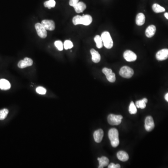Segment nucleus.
Returning a JSON list of instances; mask_svg holds the SVG:
<instances>
[{
	"instance_id": "f257e3e1",
	"label": "nucleus",
	"mask_w": 168,
	"mask_h": 168,
	"mask_svg": "<svg viewBox=\"0 0 168 168\" xmlns=\"http://www.w3.org/2000/svg\"><path fill=\"white\" fill-rule=\"evenodd\" d=\"M109 137L112 146L114 148H116L119 144V132L117 129L115 128L111 129L109 130Z\"/></svg>"
},
{
	"instance_id": "f03ea898",
	"label": "nucleus",
	"mask_w": 168,
	"mask_h": 168,
	"mask_svg": "<svg viewBox=\"0 0 168 168\" xmlns=\"http://www.w3.org/2000/svg\"><path fill=\"white\" fill-rule=\"evenodd\" d=\"M101 37L102 40L104 45L106 48L111 49L113 47V41L109 32H103L101 34Z\"/></svg>"
},
{
	"instance_id": "7ed1b4c3",
	"label": "nucleus",
	"mask_w": 168,
	"mask_h": 168,
	"mask_svg": "<svg viewBox=\"0 0 168 168\" xmlns=\"http://www.w3.org/2000/svg\"><path fill=\"white\" fill-rule=\"evenodd\" d=\"M134 72L133 69L127 66H124L121 68L119 74L122 77L129 79L134 75Z\"/></svg>"
},
{
	"instance_id": "20e7f679",
	"label": "nucleus",
	"mask_w": 168,
	"mask_h": 168,
	"mask_svg": "<svg viewBox=\"0 0 168 168\" xmlns=\"http://www.w3.org/2000/svg\"><path fill=\"white\" fill-rule=\"evenodd\" d=\"M123 116L121 115H115L110 114L109 115L107 120L109 123L112 125H118L122 123Z\"/></svg>"
},
{
	"instance_id": "39448f33",
	"label": "nucleus",
	"mask_w": 168,
	"mask_h": 168,
	"mask_svg": "<svg viewBox=\"0 0 168 168\" xmlns=\"http://www.w3.org/2000/svg\"><path fill=\"white\" fill-rule=\"evenodd\" d=\"M103 73L106 76L107 80L110 82H115L116 80V75L113 73L111 69L107 68H104L102 69Z\"/></svg>"
},
{
	"instance_id": "423d86ee",
	"label": "nucleus",
	"mask_w": 168,
	"mask_h": 168,
	"mask_svg": "<svg viewBox=\"0 0 168 168\" xmlns=\"http://www.w3.org/2000/svg\"><path fill=\"white\" fill-rule=\"evenodd\" d=\"M35 29L38 35L41 38L45 39L46 38L47 35L46 29L42 25L41 23H36L35 25Z\"/></svg>"
},
{
	"instance_id": "0eeeda50",
	"label": "nucleus",
	"mask_w": 168,
	"mask_h": 168,
	"mask_svg": "<svg viewBox=\"0 0 168 168\" xmlns=\"http://www.w3.org/2000/svg\"><path fill=\"white\" fill-rule=\"evenodd\" d=\"M123 57L128 62L136 61L137 59V56L136 54L130 50H127L124 52Z\"/></svg>"
},
{
	"instance_id": "6e6552de",
	"label": "nucleus",
	"mask_w": 168,
	"mask_h": 168,
	"mask_svg": "<svg viewBox=\"0 0 168 168\" xmlns=\"http://www.w3.org/2000/svg\"><path fill=\"white\" fill-rule=\"evenodd\" d=\"M155 127L153 118L150 116H147L145 120V129L148 132L151 131Z\"/></svg>"
},
{
	"instance_id": "1a4fd4ad",
	"label": "nucleus",
	"mask_w": 168,
	"mask_h": 168,
	"mask_svg": "<svg viewBox=\"0 0 168 168\" xmlns=\"http://www.w3.org/2000/svg\"><path fill=\"white\" fill-rule=\"evenodd\" d=\"M156 59L159 61H163L168 59V49H162L157 52L156 54Z\"/></svg>"
},
{
	"instance_id": "9d476101",
	"label": "nucleus",
	"mask_w": 168,
	"mask_h": 168,
	"mask_svg": "<svg viewBox=\"0 0 168 168\" xmlns=\"http://www.w3.org/2000/svg\"><path fill=\"white\" fill-rule=\"evenodd\" d=\"M41 24L46 30L52 31L55 29V22L52 20H44L42 21Z\"/></svg>"
},
{
	"instance_id": "9b49d317",
	"label": "nucleus",
	"mask_w": 168,
	"mask_h": 168,
	"mask_svg": "<svg viewBox=\"0 0 168 168\" xmlns=\"http://www.w3.org/2000/svg\"><path fill=\"white\" fill-rule=\"evenodd\" d=\"M33 61L32 59L28 58H25V59L19 61L18 64V66L20 68L23 69L28 66H31L33 65Z\"/></svg>"
},
{
	"instance_id": "f8f14e48",
	"label": "nucleus",
	"mask_w": 168,
	"mask_h": 168,
	"mask_svg": "<svg viewBox=\"0 0 168 168\" xmlns=\"http://www.w3.org/2000/svg\"><path fill=\"white\" fill-rule=\"evenodd\" d=\"M104 136L103 131L101 129L97 130L94 132L93 134V137H94V140L95 142L97 143H99L101 142L102 140L103 137Z\"/></svg>"
},
{
	"instance_id": "ddd939ff",
	"label": "nucleus",
	"mask_w": 168,
	"mask_h": 168,
	"mask_svg": "<svg viewBox=\"0 0 168 168\" xmlns=\"http://www.w3.org/2000/svg\"><path fill=\"white\" fill-rule=\"evenodd\" d=\"M156 32V27L154 25H151L149 26L146 31H145V34L148 38H152L154 36Z\"/></svg>"
},
{
	"instance_id": "4468645a",
	"label": "nucleus",
	"mask_w": 168,
	"mask_h": 168,
	"mask_svg": "<svg viewBox=\"0 0 168 168\" xmlns=\"http://www.w3.org/2000/svg\"><path fill=\"white\" fill-rule=\"evenodd\" d=\"M91 54L92 59V61L94 63H97L100 61L101 57H100V54L97 51H95L94 49H92L90 51Z\"/></svg>"
},
{
	"instance_id": "2eb2a0df",
	"label": "nucleus",
	"mask_w": 168,
	"mask_h": 168,
	"mask_svg": "<svg viewBox=\"0 0 168 168\" xmlns=\"http://www.w3.org/2000/svg\"><path fill=\"white\" fill-rule=\"evenodd\" d=\"M11 87V84L8 80L5 79H0V89L3 90H7Z\"/></svg>"
},
{
	"instance_id": "dca6fc26",
	"label": "nucleus",
	"mask_w": 168,
	"mask_h": 168,
	"mask_svg": "<svg viewBox=\"0 0 168 168\" xmlns=\"http://www.w3.org/2000/svg\"><path fill=\"white\" fill-rule=\"evenodd\" d=\"M136 23L138 26H142L144 25L145 22V16L142 13L138 14L136 17Z\"/></svg>"
},
{
	"instance_id": "f3484780",
	"label": "nucleus",
	"mask_w": 168,
	"mask_h": 168,
	"mask_svg": "<svg viewBox=\"0 0 168 168\" xmlns=\"http://www.w3.org/2000/svg\"><path fill=\"white\" fill-rule=\"evenodd\" d=\"M117 156L119 160L123 162H126L129 160V155L124 151H119L117 154Z\"/></svg>"
},
{
	"instance_id": "a211bd4d",
	"label": "nucleus",
	"mask_w": 168,
	"mask_h": 168,
	"mask_svg": "<svg viewBox=\"0 0 168 168\" xmlns=\"http://www.w3.org/2000/svg\"><path fill=\"white\" fill-rule=\"evenodd\" d=\"M86 6L85 3L83 2H79L78 4L74 7L75 11L78 13L83 12L86 9Z\"/></svg>"
},
{
	"instance_id": "6ab92c4d",
	"label": "nucleus",
	"mask_w": 168,
	"mask_h": 168,
	"mask_svg": "<svg viewBox=\"0 0 168 168\" xmlns=\"http://www.w3.org/2000/svg\"><path fill=\"white\" fill-rule=\"evenodd\" d=\"M98 160L99 162V168H103L105 166L109 165V159L105 156H102L101 158H98Z\"/></svg>"
},
{
	"instance_id": "aec40b11",
	"label": "nucleus",
	"mask_w": 168,
	"mask_h": 168,
	"mask_svg": "<svg viewBox=\"0 0 168 168\" xmlns=\"http://www.w3.org/2000/svg\"><path fill=\"white\" fill-rule=\"evenodd\" d=\"M92 18L89 15H83L82 18V25H89L92 22Z\"/></svg>"
},
{
	"instance_id": "412c9836",
	"label": "nucleus",
	"mask_w": 168,
	"mask_h": 168,
	"mask_svg": "<svg viewBox=\"0 0 168 168\" xmlns=\"http://www.w3.org/2000/svg\"><path fill=\"white\" fill-rule=\"evenodd\" d=\"M148 102V99L146 98H144L140 100H138L136 102V106L138 109H145L146 106V103Z\"/></svg>"
},
{
	"instance_id": "4be33fe9",
	"label": "nucleus",
	"mask_w": 168,
	"mask_h": 168,
	"mask_svg": "<svg viewBox=\"0 0 168 168\" xmlns=\"http://www.w3.org/2000/svg\"><path fill=\"white\" fill-rule=\"evenodd\" d=\"M152 9L155 13H158L163 12L165 11V9L163 7L161 6L159 4L157 3H155L152 6Z\"/></svg>"
},
{
	"instance_id": "5701e85b",
	"label": "nucleus",
	"mask_w": 168,
	"mask_h": 168,
	"mask_svg": "<svg viewBox=\"0 0 168 168\" xmlns=\"http://www.w3.org/2000/svg\"><path fill=\"white\" fill-rule=\"evenodd\" d=\"M94 41L96 44V46L99 49H100L103 46V41L100 35H97L94 39Z\"/></svg>"
},
{
	"instance_id": "b1692460",
	"label": "nucleus",
	"mask_w": 168,
	"mask_h": 168,
	"mask_svg": "<svg viewBox=\"0 0 168 168\" xmlns=\"http://www.w3.org/2000/svg\"><path fill=\"white\" fill-rule=\"evenodd\" d=\"M82 16L80 15H76L74 16L72 19L73 25H82Z\"/></svg>"
},
{
	"instance_id": "393cba45",
	"label": "nucleus",
	"mask_w": 168,
	"mask_h": 168,
	"mask_svg": "<svg viewBox=\"0 0 168 168\" xmlns=\"http://www.w3.org/2000/svg\"><path fill=\"white\" fill-rule=\"evenodd\" d=\"M56 5V2L54 0H49L47 1H46L44 3V6L45 7L48 8H54Z\"/></svg>"
},
{
	"instance_id": "a878e982",
	"label": "nucleus",
	"mask_w": 168,
	"mask_h": 168,
	"mask_svg": "<svg viewBox=\"0 0 168 168\" xmlns=\"http://www.w3.org/2000/svg\"><path fill=\"white\" fill-rule=\"evenodd\" d=\"M137 111V110L136 106L135 105L133 101H132L130 104L129 106V112L130 114L133 115V114H136Z\"/></svg>"
},
{
	"instance_id": "bb28decb",
	"label": "nucleus",
	"mask_w": 168,
	"mask_h": 168,
	"mask_svg": "<svg viewBox=\"0 0 168 168\" xmlns=\"http://www.w3.org/2000/svg\"><path fill=\"white\" fill-rule=\"evenodd\" d=\"M8 113L7 109H4L0 110V120H3L6 118Z\"/></svg>"
},
{
	"instance_id": "cd10ccee",
	"label": "nucleus",
	"mask_w": 168,
	"mask_h": 168,
	"mask_svg": "<svg viewBox=\"0 0 168 168\" xmlns=\"http://www.w3.org/2000/svg\"><path fill=\"white\" fill-rule=\"evenodd\" d=\"M73 45L72 42L70 40L65 41L64 43V47L66 50L71 49L73 47Z\"/></svg>"
},
{
	"instance_id": "c85d7f7f",
	"label": "nucleus",
	"mask_w": 168,
	"mask_h": 168,
	"mask_svg": "<svg viewBox=\"0 0 168 168\" xmlns=\"http://www.w3.org/2000/svg\"><path fill=\"white\" fill-rule=\"evenodd\" d=\"M36 92L37 93L41 95H45L46 93V90L42 86H39L36 88Z\"/></svg>"
},
{
	"instance_id": "c756f323",
	"label": "nucleus",
	"mask_w": 168,
	"mask_h": 168,
	"mask_svg": "<svg viewBox=\"0 0 168 168\" xmlns=\"http://www.w3.org/2000/svg\"><path fill=\"white\" fill-rule=\"evenodd\" d=\"M55 45L59 51H62L63 49V44L61 41L58 40L55 42Z\"/></svg>"
},
{
	"instance_id": "7c9ffc66",
	"label": "nucleus",
	"mask_w": 168,
	"mask_h": 168,
	"mask_svg": "<svg viewBox=\"0 0 168 168\" xmlns=\"http://www.w3.org/2000/svg\"><path fill=\"white\" fill-rule=\"evenodd\" d=\"M79 2V0H70L69 5L71 6L74 7Z\"/></svg>"
},
{
	"instance_id": "2f4dec72",
	"label": "nucleus",
	"mask_w": 168,
	"mask_h": 168,
	"mask_svg": "<svg viewBox=\"0 0 168 168\" xmlns=\"http://www.w3.org/2000/svg\"><path fill=\"white\" fill-rule=\"evenodd\" d=\"M109 168H120L121 166L119 164H115L113 163H111L108 166Z\"/></svg>"
},
{
	"instance_id": "473e14b6",
	"label": "nucleus",
	"mask_w": 168,
	"mask_h": 168,
	"mask_svg": "<svg viewBox=\"0 0 168 168\" xmlns=\"http://www.w3.org/2000/svg\"><path fill=\"white\" fill-rule=\"evenodd\" d=\"M164 98H165V100H166V101H167V102H168V92L167 93H166V94H165V97H164Z\"/></svg>"
},
{
	"instance_id": "72a5a7b5",
	"label": "nucleus",
	"mask_w": 168,
	"mask_h": 168,
	"mask_svg": "<svg viewBox=\"0 0 168 168\" xmlns=\"http://www.w3.org/2000/svg\"><path fill=\"white\" fill-rule=\"evenodd\" d=\"M164 16H165V17H166L167 19H168V13H165L164 14Z\"/></svg>"
}]
</instances>
